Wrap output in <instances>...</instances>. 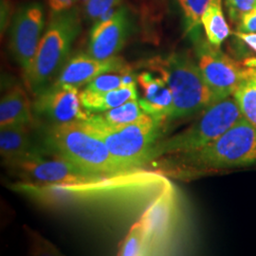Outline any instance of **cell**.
I'll return each mask as SVG.
<instances>
[{
  "mask_svg": "<svg viewBox=\"0 0 256 256\" xmlns=\"http://www.w3.org/2000/svg\"><path fill=\"white\" fill-rule=\"evenodd\" d=\"M43 142L48 153L90 174L110 178L132 172L113 156L106 144L82 122L48 126Z\"/></svg>",
  "mask_w": 256,
  "mask_h": 256,
  "instance_id": "6da1fadb",
  "label": "cell"
},
{
  "mask_svg": "<svg viewBox=\"0 0 256 256\" xmlns=\"http://www.w3.org/2000/svg\"><path fill=\"white\" fill-rule=\"evenodd\" d=\"M165 160L174 168L200 172L254 164L256 162V128L243 117L205 146L167 156Z\"/></svg>",
  "mask_w": 256,
  "mask_h": 256,
  "instance_id": "7a4b0ae2",
  "label": "cell"
},
{
  "mask_svg": "<svg viewBox=\"0 0 256 256\" xmlns=\"http://www.w3.org/2000/svg\"><path fill=\"white\" fill-rule=\"evenodd\" d=\"M158 74L173 94V110L169 120L180 119L200 113L214 102L198 64L186 54L155 56L144 63Z\"/></svg>",
  "mask_w": 256,
  "mask_h": 256,
  "instance_id": "3957f363",
  "label": "cell"
},
{
  "mask_svg": "<svg viewBox=\"0 0 256 256\" xmlns=\"http://www.w3.org/2000/svg\"><path fill=\"white\" fill-rule=\"evenodd\" d=\"M81 32V19L75 8L54 14L41 38L34 64L26 82L36 96L60 74L70 52L74 40Z\"/></svg>",
  "mask_w": 256,
  "mask_h": 256,
  "instance_id": "277c9868",
  "label": "cell"
},
{
  "mask_svg": "<svg viewBox=\"0 0 256 256\" xmlns=\"http://www.w3.org/2000/svg\"><path fill=\"white\" fill-rule=\"evenodd\" d=\"M243 118L234 97L212 102L190 126L172 137L158 140L148 164L162 156L191 152L210 144Z\"/></svg>",
  "mask_w": 256,
  "mask_h": 256,
  "instance_id": "5b68a950",
  "label": "cell"
},
{
  "mask_svg": "<svg viewBox=\"0 0 256 256\" xmlns=\"http://www.w3.org/2000/svg\"><path fill=\"white\" fill-rule=\"evenodd\" d=\"M82 124L101 138L117 160L133 172L148 164L162 122L144 114L137 120L120 126H104L90 118L82 120Z\"/></svg>",
  "mask_w": 256,
  "mask_h": 256,
  "instance_id": "8992f818",
  "label": "cell"
},
{
  "mask_svg": "<svg viewBox=\"0 0 256 256\" xmlns=\"http://www.w3.org/2000/svg\"><path fill=\"white\" fill-rule=\"evenodd\" d=\"M46 150L8 162L12 169L18 171L32 183L46 186H90L106 180L108 178L86 172L61 158H46Z\"/></svg>",
  "mask_w": 256,
  "mask_h": 256,
  "instance_id": "52a82bcc",
  "label": "cell"
},
{
  "mask_svg": "<svg viewBox=\"0 0 256 256\" xmlns=\"http://www.w3.org/2000/svg\"><path fill=\"white\" fill-rule=\"evenodd\" d=\"M198 64L214 94V101L232 96L238 88L250 77V70L241 68L238 63L209 42L198 43Z\"/></svg>",
  "mask_w": 256,
  "mask_h": 256,
  "instance_id": "ba28073f",
  "label": "cell"
},
{
  "mask_svg": "<svg viewBox=\"0 0 256 256\" xmlns=\"http://www.w3.org/2000/svg\"><path fill=\"white\" fill-rule=\"evenodd\" d=\"M44 28L43 7L30 2L14 14L10 32L12 54L22 68L25 80L30 74Z\"/></svg>",
  "mask_w": 256,
  "mask_h": 256,
  "instance_id": "9c48e42d",
  "label": "cell"
},
{
  "mask_svg": "<svg viewBox=\"0 0 256 256\" xmlns=\"http://www.w3.org/2000/svg\"><path fill=\"white\" fill-rule=\"evenodd\" d=\"M32 108L52 124L82 122L90 116L82 108L78 88L55 82L37 94Z\"/></svg>",
  "mask_w": 256,
  "mask_h": 256,
  "instance_id": "30bf717a",
  "label": "cell"
},
{
  "mask_svg": "<svg viewBox=\"0 0 256 256\" xmlns=\"http://www.w3.org/2000/svg\"><path fill=\"white\" fill-rule=\"evenodd\" d=\"M131 30L128 10L120 8L110 18L102 20L90 32L88 54L99 60L117 56L124 46Z\"/></svg>",
  "mask_w": 256,
  "mask_h": 256,
  "instance_id": "8fae6325",
  "label": "cell"
},
{
  "mask_svg": "<svg viewBox=\"0 0 256 256\" xmlns=\"http://www.w3.org/2000/svg\"><path fill=\"white\" fill-rule=\"evenodd\" d=\"M174 212L176 192L168 182L138 220L146 232L151 254L155 252L156 247L169 236L174 222Z\"/></svg>",
  "mask_w": 256,
  "mask_h": 256,
  "instance_id": "7c38bea8",
  "label": "cell"
},
{
  "mask_svg": "<svg viewBox=\"0 0 256 256\" xmlns=\"http://www.w3.org/2000/svg\"><path fill=\"white\" fill-rule=\"evenodd\" d=\"M128 70L124 60L118 56L99 60L88 54L81 52L68 59L54 82L80 88L102 74L122 72Z\"/></svg>",
  "mask_w": 256,
  "mask_h": 256,
  "instance_id": "4fadbf2b",
  "label": "cell"
},
{
  "mask_svg": "<svg viewBox=\"0 0 256 256\" xmlns=\"http://www.w3.org/2000/svg\"><path fill=\"white\" fill-rule=\"evenodd\" d=\"M137 82L142 92L138 101L144 112L162 122L170 119L173 94L164 80L160 76L144 72L138 76Z\"/></svg>",
  "mask_w": 256,
  "mask_h": 256,
  "instance_id": "5bb4252c",
  "label": "cell"
},
{
  "mask_svg": "<svg viewBox=\"0 0 256 256\" xmlns=\"http://www.w3.org/2000/svg\"><path fill=\"white\" fill-rule=\"evenodd\" d=\"M34 120L32 104L26 92L14 86L1 98L0 128L12 126H30Z\"/></svg>",
  "mask_w": 256,
  "mask_h": 256,
  "instance_id": "9a60e30c",
  "label": "cell"
},
{
  "mask_svg": "<svg viewBox=\"0 0 256 256\" xmlns=\"http://www.w3.org/2000/svg\"><path fill=\"white\" fill-rule=\"evenodd\" d=\"M28 126H12L0 128V154L5 164L27 158L41 151L32 142Z\"/></svg>",
  "mask_w": 256,
  "mask_h": 256,
  "instance_id": "2e32d148",
  "label": "cell"
},
{
  "mask_svg": "<svg viewBox=\"0 0 256 256\" xmlns=\"http://www.w3.org/2000/svg\"><path fill=\"white\" fill-rule=\"evenodd\" d=\"M82 108L90 114L101 113L115 108L126 102L138 99L137 84L122 86L102 93L90 92L84 90L80 92Z\"/></svg>",
  "mask_w": 256,
  "mask_h": 256,
  "instance_id": "e0dca14e",
  "label": "cell"
},
{
  "mask_svg": "<svg viewBox=\"0 0 256 256\" xmlns=\"http://www.w3.org/2000/svg\"><path fill=\"white\" fill-rule=\"evenodd\" d=\"M202 24L208 42L212 46L220 48L230 34V28L224 18L221 0H212L203 14Z\"/></svg>",
  "mask_w": 256,
  "mask_h": 256,
  "instance_id": "ac0fdd59",
  "label": "cell"
},
{
  "mask_svg": "<svg viewBox=\"0 0 256 256\" xmlns=\"http://www.w3.org/2000/svg\"><path fill=\"white\" fill-rule=\"evenodd\" d=\"M144 114L146 113L140 106L138 99H133L115 108L106 110L101 113L90 114V118L104 126H120L131 124L140 119Z\"/></svg>",
  "mask_w": 256,
  "mask_h": 256,
  "instance_id": "d6986e66",
  "label": "cell"
},
{
  "mask_svg": "<svg viewBox=\"0 0 256 256\" xmlns=\"http://www.w3.org/2000/svg\"><path fill=\"white\" fill-rule=\"evenodd\" d=\"M119 256H140L151 254L146 232L140 220L129 230L126 236L120 247Z\"/></svg>",
  "mask_w": 256,
  "mask_h": 256,
  "instance_id": "ffe728a7",
  "label": "cell"
},
{
  "mask_svg": "<svg viewBox=\"0 0 256 256\" xmlns=\"http://www.w3.org/2000/svg\"><path fill=\"white\" fill-rule=\"evenodd\" d=\"M234 97L238 102L242 115L256 128V81L248 78L243 82Z\"/></svg>",
  "mask_w": 256,
  "mask_h": 256,
  "instance_id": "44dd1931",
  "label": "cell"
},
{
  "mask_svg": "<svg viewBox=\"0 0 256 256\" xmlns=\"http://www.w3.org/2000/svg\"><path fill=\"white\" fill-rule=\"evenodd\" d=\"M182 10L185 32L196 36L202 24L203 14L212 0H178Z\"/></svg>",
  "mask_w": 256,
  "mask_h": 256,
  "instance_id": "7402d4cb",
  "label": "cell"
},
{
  "mask_svg": "<svg viewBox=\"0 0 256 256\" xmlns=\"http://www.w3.org/2000/svg\"><path fill=\"white\" fill-rule=\"evenodd\" d=\"M124 72L102 74L88 82L84 90L88 92L102 93L126 86L124 82Z\"/></svg>",
  "mask_w": 256,
  "mask_h": 256,
  "instance_id": "603a6c76",
  "label": "cell"
},
{
  "mask_svg": "<svg viewBox=\"0 0 256 256\" xmlns=\"http://www.w3.org/2000/svg\"><path fill=\"white\" fill-rule=\"evenodd\" d=\"M120 0H88L86 12L92 20L101 18L110 10L116 7Z\"/></svg>",
  "mask_w": 256,
  "mask_h": 256,
  "instance_id": "cb8c5ba5",
  "label": "cell"
},
{
  "mask_svg": "<svg viewBox=\"0 0 256 256\" xmlns=\"http://www.w3.org/2000/svg\"><path fill=\"white\" fill-rule=\"evenodd\" d=\"M230 18L238 23L240 19L250 10L256 7V0H226Z\"/></svg>",
  "mask_w": 256,
  "mask_h": 256,
  "instance_id": "d4e9b609",
  "label": "cell"
},
{
  "mask_svg": "<svg viewBox=\"0 0 256 256\" xmlns=\"http://www.w3.org/2000/svg\"><path fill=\"white\" fill-rule=\"evenodd\" d=\"M238 32L256 34V7L250 10L238 22Z\"/></svg>",
  "mask_w": 256,
  "mask_h": 256,
  "instance_id": "484cf974",
  "label": "cell"
},
{
  "mask_svg": "<svg viewBox=\"0 0 256 256\" xmlns=\"http://www.w3.org/2000/svg\"><path fill=\"white\" fill-rule=\"evenodd\" d=\"M77 0H48V5L52 14L72 9Z\"/></svg>",
  "mask_w": 256,
  "mask_h": 256,
  "instance_id": "4316f807",
  "label": "cell"
},
{
  "mask_svg": "<svg viewBox=\"0 0 256 256\" xmlns=\"http://www.w3.org/2000/svg\"><path fill=\"white\" fill-rule=\"evenodd\" d=\"M236 34L239 39H241L243 42L247 44L248 46L256 52V34L238 32Z\"/></svg>",
  "mask_w": 256,
  "mask_h": 256,
  "instance_id": "83f0119b",
  "label": "cell"
},
{
  "mask_svg": "<svg viewBox=\"0 0 256 256\" xmlns=\"http://www.w3.org/2000/svg\"><path fill=\"white\" fill-rule=\"evenodd\" d=\"M250 78L256 81V70H250Z\"/></svg>",
  "mask_w": 256,
  "mask_h": 256,
  "instance_id": "f1b7e54d",
  "label": "cell"
}]
</instances>
